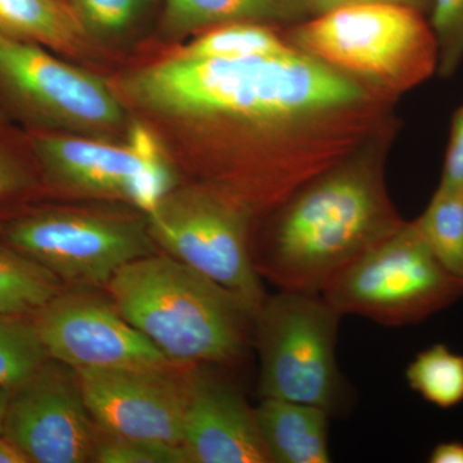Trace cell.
<instances>
[{"label": "cell", "mask_w": 463, "mask_h": 463, "mask_svg": "<svg viewBox=\"0 0 463 463\" xmlns=\"http://www.w3.org/2000/svg\"><path fill=\"white\" fill-rule=\"evenodd\" d=\"M27 462H30V459L27 458L25 453H24L16 444L12 443L8 438L0 437V463Z\"/></svg>", "instance_id": "obj_30"}, {"label": "cell", "mask_w": 463, "mask_h": 463, "mask_svg": "<svg viewBox=\"0 0 463 463\" xmlns=\"http://www.w3.org/2000/svg\"><path fill=\"white\" fill-rule=\"evenodd\" d=\"M9 246L61 281L106 288L137 259L155 254L147 219L83 212H47L17 219L5 232Z\"/></svg>", "instance_id": "obj_8"}, {"label": "cell", "mask_w": 463, "mask_h": 463, "mask_svg": "<svg viewBox=\"0 0 463 463\" xmlns=\"http://www.w3.org/2000/svg\"><path fill=\"white\" fill-rule=\"evenodd\" d=\"M91 462L188 463L181 447L141 439L116 437L99 429Z\"/></svg>", "instance_id": "obj_23"}, {"label": "cell", "mask_w": 463, "mask_h": 463, "mask_svg": "<svg viewBox=\"0 0 463 463\" xmlns=\"http://www.w3.org/2000/svg\"><path fill=\"white\" fill-rule=\"evenodd\" d=\"M61 292V279L50 269L0 245V316L36 315Z\"/></svg>", "instance_id": "obj_18"}, {"label": "cell", "mask_w": 463, "mask_h": 463, "mask_svg": "<svg viewBox=\"0 0 463 463\" xmlns=\"http://www.w3.org/2000/svg\"><path fill=\"white\" fill-rule=\"evenodd\" d=\"M440 185L463 190V106L457 109L450 124Z\"/></svg>", "instance_id": "obj_26"}, {"label": "cell", "mask_w": 463, "mask_h": 463, "mask_svg": "<svg viewBox=\"0 0 463 463\" xmlns=\"http://www.w3.org/2000/svg\"><path fill=\"white\" fill-rule=\"evenodd\" d=\"M29 176L12 158L0 152V197L8 196L26 187Z\"/></svg>", "instance_id": "obj_27"}, {"label": "cell", "mask_w": 463, "mask_h": 463, "mask_svg": "<svg viewBox=\"0 0 463 463\" xmlns=\"http://www.w3.org/2000/svg\"><path fill=\"white\" fill-rule=\"evenodd\" d=\"M120 88L151 114L260 146L274 207L358 152L381 116L379 94L297 48L241 60L174 54Z\"/></svg>", "instance_id": "obj_1"}, {"label": "cell", "mask_w": 463, "mask_h": 463, "mask_svg": "<svg viewBox=\"0 0 463 463\" xmlns=\"http://www.w3.org/2000/svg\"><path fill=\"white\" fill-rule=\"evenodd\" d=\"M321 295L341 316L402 327L455 304L463 297V282L439 263L413 221L362 252Z\"/></svg>", "instance_id": "obj_6"}, {"label": "cell", "mask_w": 463, "mask_h": 463, "mask_svg": "<svg viewBox=\"0 0 463 463\" xmlns=\"http://www.w3.org/2000/svg\"><path fill=\"white\" fill-rule=\"evenodd\" d=\"M48 356L74 370L166 368L175 364L114 306L88 292H61L33 322Z\"/></svg>", "instance_id": "obj_12"}, {"label": "cell", "mask_w": 463, "mask_h": 463, "mask_svg": "<svg viewBox=\"0 0 463 463\" xmlns=\"http://www.w3.org/2000/svg\"><path fill=\"white\" fill-rule=\"evenodd\" d=\"M155 245L258 312L267 298L252 260L254 216L203 184L174 187L146 214Z\"/></svg>", "instance_id": "obj_7"}, {"label": "cell", "mask_w": 463, "mask_h": 463, "mask_svg": "<svg viewBox=\"0 0 463 463\" xmlns=\"http://www.w3.org/2000/svg\"><path fill=\"white\" fill-rule=\"evenodd\" d=\"M14 390L0 386V434H3L5 414H7L9 401H11Z\"/></svg>", "instance_id": "obj_31"}, {"label": "cell", "mask_w": 463, "mask_h": 463, "mask_svg": "<svg viewBox=\"0 0 463 463\" xmlns=\"http://www.w3.org/2000/svg\"><path fill=\"white\" fill-rule=\"evenodd\" d=\"M252 260L286 291L321 294L362 252L404 223L383 184L379 158L355 152L273 209Z\"/></svg>", "instance_id": "obj_2"}, {"label": "cell", "mask_w": 463, "mask_h": 463, "mask_svg": "<svg viewBox=\"0 0 463 463\" xmlns=\"http://www.w3.org/2000/svg\"><path fill=\"white\" fill-rule=\"evenodd\" d=\"M0 94L27 118L78 133L109 132L123 103L99 76L52 56L36 43L0 35Z\"/></svg>", "instance_id": "obj_9"}, {"label": "cell", "mask_w": 463, "mask_h": 463, "mask_svg": "<svg viewBox=\"0 0 463 463\" xmlns=\"http://www.w3.org/2000/svg\"><path fill=\"white\" fill-rule=\"evenodd\" d=\"M288 42L379 96L412 90L439 67L430 23L402 3L373 0L331 9L297 24Z\"/></svg>", "instance_id": "obj_4"}, {"label": "cell", "mask_w": 463, "mask_h": 463, "mask_svg": "<svg viewBox=\"0 0 463 463\" xmlns=\"http://www.w3.org/2000/svg\"><path fill=\"white\" fill-rule=\"evenodd\" d=\"M430 14L439 48V72L455 74L463 61V0H431Z\"/></svg>", "instance_id": "obj_24"}, {"label": "cell", "mask_w": 463, "mask_h": 463, "mask_svg": "<svg viewBox=\"0 0 463 463\" xmlns=\"http://www.w3.org/2000/svg\"><path fill=\"white\" fill-rule=\"evenodd\" d=\"M54 362L12 392L3 434L30 462H91L99 428L74 368Z\"/></svg>", "instance_id": "obj_13"}, {"label": "cell", "mask_w": 463, "mask_h": 463, "mask_svg": "<svg viewBox=\"0 0 463 463\" xmlns=\"http://www.w3.org/2000/svg\"><path fill=\"white\" fill-rule=\"evenodd\" d=\"M145 0H71L85 33L115 35L132 25Z\"/></svg>", "instance_id": "obj_25"}, {"label": "cell", "mask_w": 463, "mask_h": 463, "mask_svg": "<svg viewBox=\"0 0 463 463\" xmlns=\"http://www.w3.org/2000/svg\"><path fill=\"white\" fill-rule=\"evenodd\" d=\"M312 16L307 0H165L161 24L179 38L225 24H300Z\"/></svg>", "instance_id": "obj_16"}, {"label": "cell", "mask_w": 463, "mask_h": 463, "mask_svg": "<svg viewBox=\"0 0 463 463\" xmlns=\"http://www.w3.org/2000/svg\"><path fill=\"white\" fill-rule=\"evenodd\" d=\"M340 318L321 294L281 289L265 298L252 334L260 358V397L340 412L347 401L336 362Z\"/></svg>", "instance_id": "obj_5"}, {"label": "cell", "mask_w": 463, "mask_h": 463, "mask_svg": "<svg viewBox=\"0 0 463 463\" xmlns=\"http://www.w3.org/2000/svg\"><path fill=\"white\" fill-rule=\"evenodd\" d=\"M192 365L75 370L97 428L183 448Z\"/></svg>", "instance_id": "obj_11"}, {"label": "cell", "mask_w": 463, "mask_h": 463, "mask_svg": "<svg viewBox=\"0 0 463 463\" xmlns=\"http://www.w3.org/2000/svg\"><path fill=\"white\" fill-rule=\"evenodd\" d=\"M106 288L118 312L178 364H234L254 334V309L167 254L125 265Z\"/></svg>", "instance_id": "obj_3"}, {"label": "cell", "mask_w": 463, "mask_h": 463, "mask_svg": "<svg viewBox=\"0 0 463 463\" xmlns=\"http://www.w3.org/2000/svg\"><path fill=\"white\" fill-rule=\"evenodd\" d=\"M269 25L258 23H233L212 27L197 36L175 54L190 58H241L279 56L294 51Z\"/></svg>", "instance_id": "obj_19"}, {"label": "cell", "mask_w": 463, "mask_h": 463, "mask_svg": "<svg viewBox=\"0 0 463 463\" xmlns=\"http://www.w3.org/2000/svg\"><path fill=\"white\" fill-rule=\"evenodd\" d=\"M405 379L423 401L440 410L463 403V355L443 344L419 353L408 365Z\"/></svg>", "instance_id": "obj_21"}, {"label": "cell", "mask_w": 463, "mask_h": 463, "mask_svg": "<svg viewBox=\"0 0 463 463\" xmlns=\"http://www.w3.org/2000/svg\"><path fill=\"white\" fill-rule=\"evenodd\" d=\"M429 462L463 463V441H443L431 450Z\"/></svg>", "instance_id": "obj_29"}, {"label": "cell", "mask_w": 463, "mask_h": 463, "mask_svg": "<svg viewBox=\"0 0 463 463\" xmlns=\"http://www.w3.org/2000/svg\"><path fill=\"white\" fill-rule=\"evenodd\" d=\"M33 151L58 187L85 196L129 201L146 214L175 187L156 137L143 125H134L123 145L43 136L33 139Z\"/></svg>", "instance_id": "obj_10"}, {"label": "cell", "mask_w": 463, "mask_h": 463, "mask_svg": "<svg viewBox=\"0 0 463 463\" xmlns=\"http://www.w3.org/2000/svg\"><path fill=\"white\" fill-rule=\"evenodd\" d=\"M85 33L67 0H0V35L71 52Z\"/></svg>", "instance_id": "obj_17"}, {"label": "cell", "mask_w": 463, "mask_h": 463, "mask_svg": "<svg viewBox=\"0 0 463 463\" xmlns=\"http://www.w3.org/2000/svg\"><path fill=\"white\" fill-rule=\"evenodd\" d=\"M47 358L33 323L0 316V386L18 388L41 370Z\"/></svg>", "instance_id": "obj_22"}, {"label": "cell", "mask_w": 463, "mask_h": 463, "mask_svg": "<svg viewBox=\"0 0 463 463\" xmlns=\"http://www.w3.org/2000/svg\"><path fill=\"white\" fill-rule=\"evenodd\" d=\"M373 2V0H307L310 9H312L313 16L331 9L343 7V5H354V3ZM385 2L402 3V5H411V7L420 9L423 14L430 12L431 0H385Z\"/></svg>", "instance_id": "obj_28"}, {"label": "cell", "mask_w": 463, "mask_h": 463, "mask_svg": "<svg viewBox=\"0 0 463 463\" xmlns=\"http://www.w3.org/2000/svg\"><path fill=\"white\" fill-rule=\"evenodd\" d=\"M316 405L261 398L255 408L259 431L270 462L327 463L328 419Z\"/></svg>", "instance_id": "obj_15"}, {"label": "cell", "mask_w": 463, "mask_h": 463, "mask_svg": "<svg viewBox=\"0 0 463 463\" xmlns=\"http://www.w3.org/2000/svg\"><path fill=\"white\" fill-rule=\"evenodd\" d=\"M414 222L439 263L463 282V190L439 184Z\"/></svg>", "instance_id": "obj_20"}, {"label": "cell", "mask_w": 463, "mask_h": 463, "mask_svg": "<svg viewBox=\"0 0 463 463\" xmlns=\"http://www.w3.org/2000/svg\"><path fill=\"white\" fill-rule=\"evenodd\" d=\"M183 450L192 463L270 462L255 408L205 365L191 368Z\"/></svg>", "instance_id": "obj_14"}]
</instances>
